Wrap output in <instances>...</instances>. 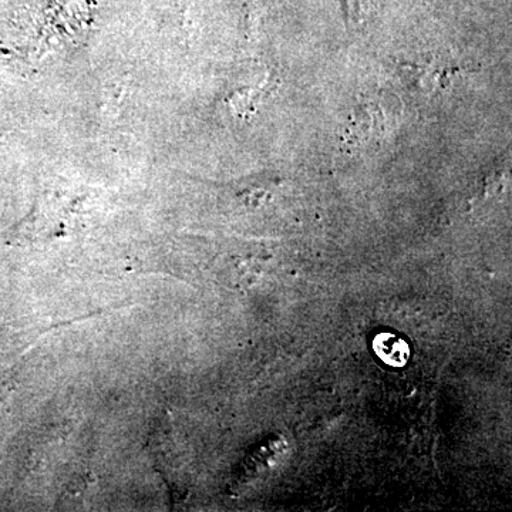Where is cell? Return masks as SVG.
Returning a JSON list of instances; mask_svg holds the SVG:
<instances>
[{"mask_svg":"<svg viewBox=\"0 0 512 512\" xmlns=\"http://www.w3.org/2000/svg\"><path fill=\"white\" fill-rule=\"evenodd\" d=\"M373 350L386 365L403 367L409 360V345L393 333H382L373 340Z\"/></svg>","mask_w":512,"mask_h":512,"instance_id":"1","label":"cell"}]
</instances>
